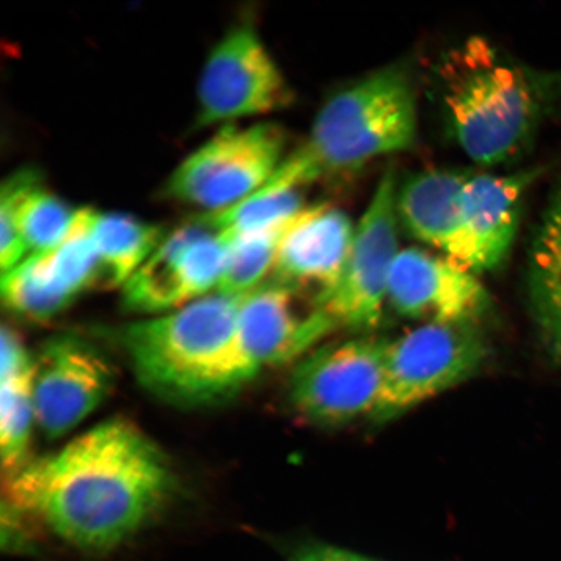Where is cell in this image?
Wrapping results in <instances>:
<instances>
[{
  "mask_svg": "<svg viewBox=\"0 0 561 561\" xmlns=\"http://www.w3.org/2000/svg\"><path fill=\"white\" fill-rule=\"evenodd\" d=\"M10 477L11 507L39 516L55 535L89 552L128 541L173 490L164 454L122 419L105 421Z\"/></svg>",
  "mask_w": 561,
  "mask_h": 561,
  "instance_id": "6da1fadb",
  "label": "cell"
},
{
  "mask_svg": "<svg viewBox=\"0 0 561 561\" xmlns=\"http://www.w3.org/2000/svg\"><path fill=\"white\" fill-rule=\"evenodd\" d=\"M243 296L217 293L125 329L123 343L138 380L180 404L219 401L256 371L238 339Z\"/></svg>",
  "mask_w": 561,
  "mask_h": 561,
  "instance_id": "7a4b0ae2",
  "label": "cell"
},
{
  "mask_svg": "<svg viewBox=\"0 0 561 561\" xmlns=\"http://www.w3.org/2000/svg\"><path fill=\"white\" fill-rule=\"evenodd\" d=\"M416 129V96L409 75L401 67L383 68L331 98L306 142L275 174L304 188L325 175L355 171L370 160L410 149Z\"/></svg>",
  "mask_w": 561,
  "mask_h": 561,
  "instance_id": "3957f363",
  "label": "cell"
},
{
  "mask_svg": "<svg viewBox=\"0 0 561 561\" xmlns=\"http://www.w3.org/2000/svg\"><path fill=\"white\" fill-rule=\"evenodd\" d=\"M437 76L448 128L469 159L502 164L528 144L539 111L536 88L488 39L471 37L453 48Z\"/></svg>",
  "mask_w": 561,
  "mask_h": 561,
  "instance_id": "277c9868",
  "label": "cell"
},
{
  "mask_svg": "<svg viewBox=\"0 0 561 561\" xmlns=\"http://www.w3.org/2000/svg\"><path fill=\"white\" fill-rule=\"evenodd\" d=\"M489 354L474 322H427L388 341L377 421H389L473 376Z\"/></svg>",
  "mask_w": 561,
  "mask_h": 561,
  "instance_id": "5b68a950",
  "label": "cell"
},
{
  "mask_svg": "<svg viewBox=\"0 0 561 561\" xmlns=\"http://www.w3.org/2000/svg\"><path fill=\"white\" fill-rule=\"evenodd\" d=\"M280 126L227 124L182 160L167 180L164 194L185 205L226 209L261 188L284 161Z\"/></svg>",
  "mask_w": 561,
  "mask_h": 561,
  "instance_id": "8992f818",
  "label": "cell"
},
{
  "mask_svg": "<svg viewBox=\"0 0 561 561\" xmlns=\"http://www.w3.org/2000/svg\"><path fill=\"white\" fill-rule=\"evenodd\" d=\"M398 188L392 170L382 174L366 214L355 228L341 276L316 299L336 328L368 331L382 320L398 249Z\"/></svg>",
  "mask_w": 561,
  "mask_h": 561,
  "instance_id": "52a82bcc",
  "label": "cell"
},
{
  "mask_svg": "<svg viewBox=\"0 0 561 561\" xmlns=\"http://www.w3.org/2000/svg\"><path fill=\"white\" fill-rule=\"evenodd\" d=\"M386 347L388 341L359 336L311 351L294 369V409L322 425L374 415L382 392Z\"/></svg>",
  "mask_w": 561,
  "mask_h": 561,
  "instance_id": "ba28073f",
  "label": "cell"
},
{
  "mask_svg": "<svg viewBox=\"0 0 561 561\" xmlns=\"http://www.w3.org/2000/svg\"><path fill=\"white\" fill-rule=\"evenodd\" d=\"M228 245L206 214L188 217L124 285L126 310L160 313L203 298L220 284Z\"/></svg>",
  "mask_w": 561,
  "mask_h": 561,
  "instance_id": "9c48e42d",
  "label": "cell"
},
{
  "mask_svg": "<svg viewBox=\"0 0 561 561\" xmlns=\"http://www.w3.org/2000/svg\"><path fill=\"white\" fill-rule=\"evenodd\" d=\"M291 102L275 60L255 27L237 24L209 51L198 83V125L264 114Z\"/></svg>",
  "mask_w": 561,
  "mask_h": 561,
  "instance_id": "30bf717a",
  "label": "cell"
},
{
  "mask_svg": "<svg viewBox=\"0 0 561 561\" xmlns=\"http://www.w3.org/2000/svg\"><path fill=\"white\" fill-rule=\"evenodd\" d=\"M114 385L104 356L79 336H54L34 362L35 423L50 439L66 436L100 407Z\"/></svg>",
  "mask_w": 561,
  "mask_h": 561,
  "instance_id": "8fae6325",
  "label": "cell"
},
{
  "mask_svg": "<svg viewBox=\"0 0 561 561\" xmlns=\"http://www.w3.org/2000/svg\"><path fill=\"white\" fill-rule=\"evenodd\" d=\"M306 291L272 280L244 294L238 311V339L245 359L263 368L298 359L335 327Z\"/></svg>",
  "mask_w": 561,
  "mask_h": 561,
  "instance_id": "7c38bea8",
  "label": "cell"
},
{
  "mask_svg": "<svg viewBox=\"0 0 561 561\" xmlns=\"http://www.w3.org/2000/svg\"><path fill=\"white\" fill-rule=\"evenodd\" d=\"M388 301L407 319L427 322H479L490 306L476 273L444 255L420 249L399 252L392 265Z\"/></svg>",
  "mask_w": 561,
  "mask_h": 561,
  "instance_id": "4fadbf2b",
  "label": "cell"
},
{
  "mask_svg": "<svg viewBox=\"0 0 561 561\" xmlns=\"http://www.w3.org/2000/svg\"><path fill=\"white\" fill-rule=\"evenodd\" d=\"M355 228L339 208H305L279 243L273 280L312 291L314 299L324 296L341 276Z\"/></svg>",
  "mask_w": 561,
  "mask_h": 561,
  "instance_id": "5bb4252c",
  "label": "cell"
},
{
  "mask_svg": "<svg viewBox=\"0 0 561 561\" xmlns=\"http://www.w3.org/2000/svg\"><path fill=\"white\" fill-rule=\"evenodd\" d=\"M77 209L42 185V174L32 167L20 168L0 188V264L7 272L26 259L65 241Z\"/></svg>",
  "mask_w": 561,
  "mask_h": 561,
  "instance_id": "9a60e30c",
  "label": "cell"
},
{
  "mask_svg": "<svg viewBox=\"0 0 561 561\" xmlns=\"http://www.w3.org/2000/svg\"><path fill=\"white\" fill-rule=\"evenodd\" d=\"M467 172L432 170L412 175L398 191L399 219L419 241L472 271L461 210V193Z\"/></svg>",
  "mask_w": 561,
  "mask_h": 561,
  "instance_id": "2e32d148",
  "label": "cell"
},
{
  "mask_svg": "<svg viewBox=\"0 0 561 561\" xmlns=\"http://www.w3.org/2000/svg\"><path fill=\"white\" fill-rule=\"evenodd\" d=\"M537 175V171L469 174L461 210L474 273L494 270L506 261L520 224L523 196Z\"/></svg>",
  "mask_w": 561,
  "mask_h": 561,
  "instance_id": "e0dca14e",
  "label": "cell"
},
{
  "mask_svg": "<svg viewBox=\"0 0 561 561\" xmlns=\"http://www.w3.org/2000/svg\"><path fill=\"white\" fill-rule=\"evenodd\" d=\"M34 362L15 332H2V388H0V450L3 469L10 476L25 466L32 424Z\"/></svg>",
  "mask_w": 561,
  "mask_h": 561,
  "instance_id": "ac0fdd59",
  "label": "cell"
},
{
  "mask_svg": "<svg viewBox=\"0 0 561 561\" xmlns=\"http://www.w3.org/2000/svg\"><path fill=\"white\" fill-rule=\"evenodd\" d=\"M98 261L96 286L117 287L145 264L164 240L165 229L158 224L121 213H96L90 220Z\"/></svg>",
  "mask_w": 561,
  "mask_h": 561,
  "instance_id": "d6986e66",
  "label": "cell"
},
{
  "mask_svg": "<svg viewBox=\"0 0 561 561\" xmlns=\"http://www.w3.org/2000/svg\"><path fill=\"white\" fill-rule=\"evenodd\" d=\"M2 296L12 311L35 320L53 318L76 298L55 271L47 252L30 255L4 272Z\"/></svg>",
  "mask_w": 561,
  "mask_h": 561,
  "instance_id": "ffe728a7",
  "label": "cell"
},
{
  "mask_svg": "<svg viewBox=\"0 0 561 561\" xmlns=\"http://www.w3.org/2000/svg\"><path fill=\"white\" fill-rule=\"evenodd\" d=\"M301 188L273 174L265 184L236 205L205 213L208 220L227 238L283 226L305 209Z\"/></svg>",
  "mask_w": 561,
  "mask_h": 561,
  "instance_id": "44dd1931",
  "label": "cell"
},
{
  "mask_svg": "<svg viewBox=\"0 0 561 561\" xmlns=\"http://www.w3.org/2000/svg\"><path fill=\"white\" fill-rule=\"evenodd\" d=\"M293 220L275 228L228 238L226 268L217 286L219 293L244 296L257 289L266 275L275 268L279 243Z\"/></svg>",
  "mask_w": 561,
  "mask_h": 561,
  "instance_id": "7402d4cb",
  "label": "cell"
},
{
  "mask_svg": "<svg viewBox=\"0 0 561 561\" xmlns=\"http://www.w3.org/2000/svg\"><path fill=\"white\" fill-rule=\"evenodd\" d=\"M530 296L545 346L561 366V259L533 252Z\"/></svg>",
  "mask_w": 561,
  "mask_h": 561,
  "instance_id": "603a6c76",
  "label": "cell"
},
{
  "mask_svg": "<svg viewBox=\"0 0 561 561\" xmlns=\"http://www.w3.org/2000/svg\"><path fill=\"white\" fill-rule=\"evenodd\" d=\"M533 252L561 259V191L546 210Z\"/></svg>",
  "mask_w": 561,
  "mask_h": 561,
  "instance_id": "cb8c5ba5",
  "label": "cell"
},
{
  "mask_svg": "<svg viewBox=\"0 0 561 561\" xmlns=\"http://www.w3.org/2000/svg\"><path fill=\"white\" fill-rule=\"evenodd\" d=\"M290 561H378L333 545L312 542L298 547Z\"/></svg>",
  "mask_w": 561,
  "mask_h": 561,
  "instance_id": "d4e9b609",
  "label": "cell"
}]
</instances>
